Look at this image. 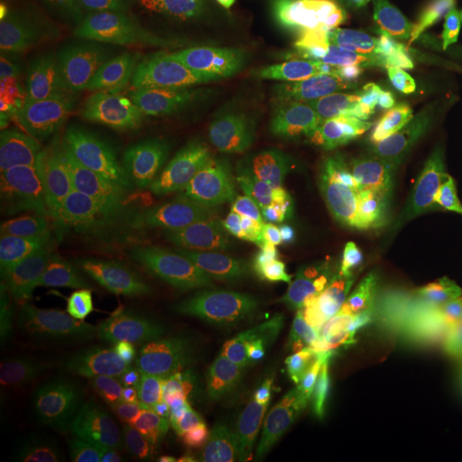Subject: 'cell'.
Segmentation results:
<instances>
[{
	"instance_id": "30",
	"label": "cell",
	"mask_w": 462,
	"mask_h": 462,
	"mask_svg": "<svg viewBox=\"0 0 462 462\" xmlns=\"http://www.w3.org/2000/svg\"><path fill=\"white\" fill-rule=\"evenodd\" d=\"M0 26H2V30H0L2 40H4V38H7V36H11V34L16 32V19H14L13 13H11V11H9L5 5L2 7V14H0Z\"/></svg>"
},
{
	"instance_id": "20",
	"label": "cell",
	"mask_w": 462,
	"mask_h": 462,
	"mask_svg": "<svg viewBox=\"0 0 462 462\" xmlns=\"http://www.w3.org/2000/svg\"><path fill=\"white\" fill-rule=\"evenodd\" d=\"M76 64L49 34L16 28L0 47V95L9 106H38L69 89Z\"/></svg>"
},
{
	"instance_id": "11",
	"label": "cell",
	"mask_w": 462,
	"mask_h": 462,
	"mask_svg": "<svg viewBox=\"0 0 462 462\" xmlns=\"http://www.w3.org/2000/svg\"><path fill=\"white\" fill-rule=\"evenodd\" d=\"M339 305V290L324 278L278 284L250 301L248 339L276 375H300L315 355Z\"/></svg>"
},
{
	"instance_id": "32",
	"label": "cell",
	"mask_w": 462,
	"mask_h": 462,
	"mask_svg": "<svg viewBox=\"0 0 462 462\" xmlns=\"http://www.w3.org/2000/svg\"><path fill=\"white\" fill-rule=\"evenodd\" d=\"M387 2L394 4V5L399 7V9H402V11H406V13H408V7H410V0H387Z\"/></svg>"
},
{
	"instance_id": "14",
	"label": "cell",
	"mask_w": 462,
	"mask_h": 462,
	"mask_svg": "<svg viewBox=\"0 0 462 462\" xmlns=\"http://www.w3.org/2000/svg\"><path fill=\"white\" fill-rule=\"evenodd\" d=\"M124 298L148 380L240 420L247 404L250 377L166 332L127 286Z\"/></svg>"
},
{
	"instance_id": "19",
	"label": "cell",
	"mask_w": 462,
	"mask_h": 462,
	"mask_svg": "<svg viewBox=\"0 0 462 462\" xmlns=\"http://www.w3.org/2000/svg\"><path fill=\"white\" fill-rule=\"evenodd\" d=\"M276 112L247 106L215 120L189 149L173 179L209 180L240 177L264 158Z\"/></svg>"
},
{
	"instance_id": "5",
	"label": "cell",
	"mask_w": 462,
	"mask_h": 462,
	"mask_svg": "<svg viewBox=\"0 0 462 462\" xmlns=\"http://www.w3.org/2000/svg\"><path fill=\"white\" fill-rule=\"evenodd\" d=\"M217 110L213 97L192 88H158L125 99L116 112L125 180L173 177L199 135L217 120Z\"/></svg>"
},
{
	"instance_id": "13",
	"label": "cell",
	"mask_w": 462,
	"mask_h": 462,
	"mask_svg": "<svg viewBox=\"0 0 462 462\" xmlns=\"http://www.w3.org/2000/svg\"><path fill=\"white\" fill-rule=\"evenodd\" d=\"M240 420L146 380L118 414L108 437L116 446L152 457H179L216 446Z\"/></svg>"
},
{
	"instance_id": "4",
	"label": "cell",
	"mask_w": 462,
	"mask_h": 462,
	"mask_svg": "<svg viewBox=\"0 0 462 462\" xmlns=\"http://www.w3.org/2000/svg\"><path fill=\"white\" fill-rule=\"evenodd\" d=\"M431 162L413 149L382 141L339 108L314 106L286 120L267 144L269 179L309 175H379Z\"/></svg>"
},
{
	"instance_id": "22",
	"label": "cell",
	"mask_w": 462,
	"mask_h": 462,
	"mask_svg": "<svg viewBox=\"0 0 462 462\" xmlns=\"http://www.w3.org/2000/svg\"><path fill=\"white\" fill-rule=\"evenodd\" d=\"M406 16V11L387 0H326L314 24L368 40L396 33Z\"/></svg>"
},
{
	"instance_id": "17",
	"label": "cell",
	"mask_w": 462,
	"mask_h": 462,
	"mask_svg": "<svg viewBox=\"0 0 462 462\" xmlns=\"http://www.w3.org/2000/svg\"><path fill=\"white\" fill-rule=\"evenodd\" d=\"M79 282L32 259L7 261L0 273V343L38 332H70L83 305Z\"/></svg>"
},
{
	"instance_id": "2",
	"label": "cell",
	"mask_w": 462,
	"mask_h": 462,
	"mask_svg": "<svg viewBox=\"0 0 462 462\" xmlns=\"http://www.w3.org/2000/svg\"><path fill=\"white\" fill-rule=\"evenodd\" d=\"M4 420L16 429L64 421L99 431L89 377L72 332H38L2 345Z\"/></svg>"
},
{
	"instance_id": "9",
	"label": "cell",
	"mask_w": 462,
	"mask_h": 462,
	"mask_svg": "<svg viewBox=\"0 0 462 462\" xmlns=\"http://www.w3.org/2000/svg\"><path fill=\"white\" fill-rule=\"evenodd\" d=\"M430 416L402 410L366 391L326 410L301 414L269 440L271 454L362 459L383 447L430 433Z\"/></svg>"
},
{
	"instance_id": "18",
	"label": "cell",
	"mask_w": 462,
	"mask_h": 462,
	"mask_svg": "<svg viewBox=\"0 0 462 462\" xmlns=\"http://www.w3.org/2000/svg\"><path fill=\"white\" fill-rule=\"evenodd\" d=\"M125 182L116 116L98 108L70 118L57 139L49 200L99 198Z\"/></svg>"
},
{
	"instance_id": "25",
	"label": "cell",
	"mask_w": 462,
	"mask_h": 462,
	"mask_svg": "<svg viewBox=\"0 0 462 462\" xmlns=\"http://www.w3.org/2000/svg\"><path fill=\"white\" fill-rule=\"evenodd\" d=\"M332 462H454L447 452L446 442L430 433L416 437L411 440H402L397 444L383 447L377 452L355 459V461Z\"/></svg>"
},
{
	"instance_id": "10",
	"label": "cell",
	"mask_w": 462,
	"mask_h": 462,
	"mask_svg": "<svg viewBox=\"0 0 462 462\" xmlns=\"http://www.w3.org/2000/svg\"><path fill=\"white\" fill-rule=\"evenodd\" d=\"M421 315V305L410 288L396 281L382 282L337 324L303 366L300 380L314 391L365 382Z\"/></svg>"
},
{
	"instance_id": "31",
	"label": "cell",
	"mask_w": 462,
	"mask_h": 462,
	"mask_svg": "<svg viewBox=\"0 0 462 462\" xmlns=\"http://www.w3.org/2000/svg\"><path fill=\"white\" fill-rule=\"evenodd\" d=\"M440 11H444L447 16L461 17L462 16V0H431Z\"/></svg>"
},
{
	"instance_id": "6",
	"label": "cell",
	"mask_w": 462,
	"mask_h": 462,
	"mask_svg": "<svg viewBox=\"0 0 462 462\" xmlns=\"http://www.w3.org/2000/svg\"><path fill=\"white\" fill-rule=\"evenodd\" d=\"M144 215V200L127 187L84 200H49L34 223V244L50 264L81 282L116 263Z\"/></svg>"
},
{
	"instance_id": "23",
	"label": "cell",
	"mask_w": 462,
	"mask_h": 462,
	"mask_svg": "<svg viewBox=\"0 0 462 462\" xmlns=\"http://www.w3.org/2000/svg\"><path fill=\"white\" fill-rule=\"evenodd\" d=\"M0 462H99L91 430L49 431L19 439L2 448Z\"/></svg>"
},
{
	"instance_id": "8",
	"label": "cell",
	"mask_w": 462,
	"mask_h": 462,
	"mask_svg": "<svg viewBox=\"0 0 462 462\" xmlns=\"http://www.w3.org/2000/svg\"><path fill=\"white\" fill-rule=\"evenodd\" d=\"M364 391L418 414L462 402V330L454 317L421 319L364 382Z\"/></svg>"
},
{
	"instance_id": "27",
	"label": "cell",
	"mask_w": 462,
	"mask_h": 462,
	"mask_svg": "<svg viewBox=\"0 0 462 462\" xmlns=\"http://www.w3.org/2000/svg\"><path fill=\"white\" fill-rule=\"evenodd\" d=\"M99 9L148 28L156 23L158 0H89Z\"/></svg>"
},
{
	"instance_id": "28",
	"label": "cell",
	"mask_w": 462,
	"mask_h": 462,
	"mask_svg": "<svg viewBox=\"0 0 462 462\" xmlns=\"http://www.w3.org/2000/svg\"><path fill=\"white\" fill-rule=\"evenodd\" d=\"M280 2L286 14L301 23L314 24L315 17L326 0H280Z\"/></svg>"
},
{
	"instance_id": "3",
	"label": "cell",
	"mask_w": 462,
	"mask_h": 462,
	"mask_svg": "<svg viewBox=\"0 0 462 462\" xmlns=\"http://www.w3.org/2000/svg\"><path fill=\"white\" fill-rule=\"evenodd\" d=\"M127 290L166 332L248 377L261 372L263 362L226 300L192 271L143 252L134 259Z\"/></svg>"
},
{
	"instance_id": "1",
	"label": "cell",
	"mask_w": 462,
	"mask_h": 462,
	"mask_svg": "<svg viewBox=\"0 0 462 462\" xmlns=\"http://www.w3.org/2000/svg\"><path fill=\"white\" fill-rule=\"evenodd\" d=\"M149 67L168 79L254 93L339 89L336 81L281 55L245 23H199L180 28Z\"/></svg>"
},
{
	"instance_id": "7",
	"label": "cell",
	"mask_w": 462,
	"mask_h": 462,
	"mask_svg": "<svg viewBox=\"0 0 462 462\" xmlns=\"http://www.w3.org/2000/svg\"><path fill=\"white\" fill-rule=\"evenodd\" d=\"M163 230L179 244L240 263L280 255L290 233L263 199L208 183L189 187L173 199Z\"/></svg>"
},
{
	"instance_id": "29",
	"label": "cell",
	"mask_w": 462,
	"mask_h": 462,
	"mask_svg": "<svg viewBox=\"0 0 462 462\" xmlns=\"http://www.w3.org/2000/svg\"><path fill=\"white\" fill-rule=\"evenodd\" d=\"M447 452L454 462H462V423L454 430L452 437L446 442Z\"/></svg>"
},
{
	"instance_id": "26",
	"label": "cell",
	"mask_w": 462,
	"mask_h": 462,
	"mask_svg": "<svg viewBox=\"0 0 462 462\" xmlns=\"http://www.w3.org/2000/svg\"><path fill=\"white\" fill-rule=\"evenodd\" d=\"M40 149L36 134L23 125L17 118L2 112L0 125V154L2 160L9 158H34Z\"/></svg>"
},
{
	"instance_id": "12",
	"label": "cell",
	"mask_w": 462,
	"mask_h": 462,
	"mask_svg": "<svg viewBox=\"0 0 462 462\" xmlns=\"http://www.w3.org/2000/svg\"><path fill=\"white\" fill-rule=\"evenodd\" d=\"M70 332L89 377L99 433L106 435L129 397L148 380L141 349L127 322L124 293L101 291L86 298Z\"/></svg>"
},
{
	"instance_id": "24",
	"label": "cell",
	"mask_w": 462,
	"mask_h": 462,
	"mask_svg": "<svg viewBox=\"0 0 462 462\" xmlns=\"http://www.w3.org/2000/svg\"><path fill=\"white\" fill-rule=\"evenodd\" d=\"M168 14L199 23H247L252 11L245 0H158Z\"/></svg>"
},
{
	"instance_id": "15",
	"label": "cell",
	"mask_w": 462,
	"mask_h": 462,
	"mask_svg": "<svg viewBox=\"0 0 462 462\" xmlns=\"http://www.w3.org/2000/svg\"><path fill=\"white\" fill-rule=\"evenodd\" d=\"M399 183L377 175L276 177L259 198L290 230L322 233L346 228L394 198Z\"/></svg>"
},
{
	"instance_id": "21",
	"label": "cell",
	"mask_w": 462,
	"mask_h": 462,
	"mask_svg": "<svg viewBox=\"0 0 462 462\" xmlns=\"http://www.w3.org/2000/svg\"><path fill=\"white\" fill-rule=\"evenodd\" d=\"M416 273L437 301L462 307V223L430 236L418 252Z\"/></svg>"
},
{
	"instance_id": "16",
	"label": "cell",
	"mask_w": 462,
	"mask_h": 462,
	"mask_svg": "<svg viewBox=\"0 0 462 462\" xmlns=\"http://www.w3.org/2000/svg\"><path fill=\"white\" fill-rule=\"evenodd\" d=\"M339 110L382 141L431 160L462 152V97L389 93Z\"/></svg>"
}]
</instances>
